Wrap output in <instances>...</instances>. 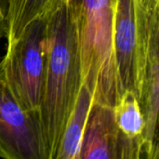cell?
Masks as SVG:
<instances>
[{"label":"cell","mask_w":159,"mask_h":159,"mask_svg":"<svg viewBox=\"0 0 159 159\" xmlns=\"http://www.w3.org/2000/svg\"><path fill=\"white\" fill-rule=\"evenodd\" d=\"M79 159H122L121 139L113 107L92 104Z\"/></svg>","instance_id":"52a82bcc"},{"label":"cell","mask_w":159,"mask_h":159,"mask_svg":"<svg viewBox=\"0 0 159 159\" xmlns=\"http://www.w3.org/2000/svg\"><path fill=\"white\" fill-rule=\"evenodd\" d=\"M46 13L32 21L0 60L5 81L16 102L28 113L38 115L47 71Z\"/></svg>","instance_id":"3957f363"},{"label":"cell","mask_w":159,"mask_h":159,"mask_svg":"<svg viewBox=\"0 0 159 159\" xmlns=\"http://www.w3.org/2000/svg\"><path fill=\"white\" fill-rule=\"evenodd\" d=\"M92 104L93 97L90 91L82 85L61 136L55 159H79L82 139Z\"/></svg>","instance_id":"9c48e42d"},{"label":"cell","mask_w":159,"mask_h":159,"mask_svg":"<svg viewBox=\"0 0 159 159\" xmlns=\"http://www.w3.org/2000/svg\"><path fill=\"white\" fill-rule=\"evenodd\" d=\"M77 34L82 85L93 103L114 107L122 95L115 58L114 0H67Z\"/></svg>","instance_id":"7a4b0ae2"},{"label":"cell","mask_w":159,"mask_h":159,"mask_svg":"<svg viewBox=\"0 0 159 159\" xmlns=\"http://www.w3.org/2000/svg\"><path fill=\"white\" fill-rule=\"evenodd\" d=\"M52 0H8L7 46L13 43L23 30L48 9Z\"/></svg>","instance_id":"30bf717a"},{"label":"cell","mask_w":159,"mask_h":159,"mask_svg":"<svg viewBox=\"0 0 159 159\" xmlns=\"http://www.w3.org/2000/svg\"><path fill=\"white\" fill-rule=\"evenodd\" d=\"M147 2L151 4H157V3H159V0H147Z\"/></svg>","instance_id":"7c38bea8"},{"label":"cell","mask_w":159,"mask_h":159,"mask_svg":"<svg viewBox=\"0 0 159 159\" xmlns=\"http://www.w3.org/2000/svg\"><path fill=\"white\" fill-rule=\"evenodd\" d=\"M8 0H0V40L7 34V17Z\"/></svg>","instance_id":"8fae6325"},{"label":"cell","mask_w":159,"mask_h":159,"mask_svg":"<svg viewBox=\"0 0 159 159\" xmlns=\"http://www.w3.org/2000/svg\"><path fill=\"white\" fill-rule=\"evenodd\" d=\"M145 63L142 79L140 105L145 122V159H158L157 122L159 110V6L150 13Z\"/></svg>","instance_id":"8992f818"},{"label":"cell","mask_w":159,"mask_h":159,"mask_svg":"<svg viewBox=\"0 0 159 159\" xmlns=\"http://www.w3.org/2000/svg\"><path fill=\"white\" fill-rule=\"evenodd\" d=\"M113 110L121 139L122 159H145V122L138 96L132 91H124Z\"/></svg>","instance_id":"ba28073f"},{"label":"cell","mask_w":159,"mask_h":159,"mask_svg":"<svg viewBox=\"0 0 159 159\" xmlns=\"http://www.w3.org/2000/svg\"><path fill=\"white\" fill-rule=\"evenodd\" d=\"M159 6L147 0H114L115 58L122 93L134 92L140 99L145 63L149 18Z\"/></svg>","instance_id":"277c9868"},{"label":"cell","mask_w":159,"mask_h":159,"mask_svg":"<svg viewBox=\"0 0 159 159\" xmlns=\"http://www.w3.org/2000/svg\"><path fill=\"white\" fill-rule=\"evenodd\" d=\"M0 157L47 159L38 116L13 98L0 67Z\"/></svg>","instance_id":"5b68a950"},{"label":"cell","mask_w":159,"mask_h":159,"mask_svg":"<svg viewBox=\"0 0 159 159\" xmlns=\"http://www.w3.org/2000/svg\"><path fill=\"white\" fill-rule=\"evenodd\" d=\"M48 61L38 123L47 159H55L82 87L75 25L67 0H52L46 11Z\"/></svg>","instance_id":"6da1fadb"}]
</instances>
